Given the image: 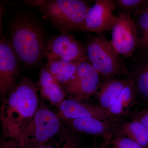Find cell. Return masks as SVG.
Segmentation results:
<instances>
[{
  "mask_svg": "<svg viewBox=\"0 0 148 148\" xmlns=\"http://www.w3.org/2000/svg\"><path fill=\"white\" fill-rule=\"evenodd\" d=\"M38 91L34 82L24 77L4 99L0 113L2 140L10 139L20 143L22 133L38 108Z\"/></svg>",
  "mask_w": 148,
  "mask_h": 148,
  "instance_id": "obj_1",
  "label": "cell"
},
{
  "mask_svg": "<svg viewBox=\"0 0 148 148\" xmlns=\"http://www.w3.org/2000/svg\"><path fill=\"white\" fill-rule=\"evenodd\" d=\"M9 41L19 61L28 68L44 58L47 43L43 28L31 14L20 12L10 25Z\"/></svg>",
  "mask_w": 148,
  "mask_h": 148,
  "instance_id": "obj_2",
  "label": "cell"
},
{
  "mask_svg": "<svg viewBox=\"0 0 148 148\" xmlns=\"http://www.w3.org/2000/svg\"><path fill=\"white\" fill-rule=\"evenodd\" d=\"M38 8L44 18L62 32H83L85 18L90 8L82 0L25 1Z\"/></svg>",
  "mask_w": 148,
  "mask_h": 148,
  "instance_id": "obj_3",
  "label": "cell"
},
{
  "mask_svg": "<svg viewBox=\"0 0 148 148\" xmlns=\"http://www.w3.org/2000/svg\"><path fill=\"white\" fill-rule=\"evenodd\" d=\"M84 46L88 60L100 74L102 80L128 77V68L105 32L88 38Z\"/></svg>",
  "mask_w": 148,
  "mask_h": 148,
  "instance_id": "obj_4",
  "label": "cell"
},
{
  "mask_svg": "<svg viewBox=\"0 0 148 148\" xmlns=\"http://www.w3.org/2000/svg\"><path fill=\"white\" fill-rule=\"evenodd\" d=\"M66 127L57 113L40 99L34 116L21 135L20 143L27 148H37Z\"/></svg>",
  "mask_w": 148,
  "mask_h": 148,
  "instance_id": "obj_5",
  "label": "cell"
},
{
  "mask_svg": "<svg viewBox=\"0 0 148 148\" xmlns=\"http://www.w3.org/2000/svg\"><path fill=\"white\" fill-rule=\"evenodd\" d=\"M102 82L100 74L87 59L79 62L74 75L63 87L68 98L81 101L95 95Z\"/></svg>",
  "mask_w": 148,
  "mask_h": 148,
  "instance_id": "obj_6",
  "label": "cell"
},
{
  "mask_svg": "<svg viewBox=\"0 0 148 148\" xmlns=\"http://www.w3.org/2000/svg\"><path fill=\"white\" fill-rule=\"evenodd\" d=\"M111 29L112 45L120 55L133 59L137 47V36L135 20L131 15L119 13Z\"/></svg>",
  "mask_w": 148,
  "mask_h": 148,
  "instance_id": "obj_7",
  "label": "cell"
},
{
  "mask_svg": "<svg viewBox=\"0 0 148 148\" xmlns=\"http://www.w3.org/2000/svg\"><path fill=\"white\" fill-rule=\"evenodd\" d=\"M44 58L79 62L87 59L84 43L69 32H62L47 42Z\"/></svg>",
  "mask_w": 148,
  "mask_h": 148,
  "instance_id": "obj_8",
  "label": "cell"
},
{
  "mask_svg": "<svg viewBox=\"0 0 148 148\" xmlns=\"http://www.w3.org/2000/svg\"><path fill=\"white\" fill-rule=\"evenodd\" d=\"M19 60L9 39L1 38L0 42V93L2 98L14 86L20 72Z\"/></svg>",
  "mask_w": 148,
  "mask_h": 148,
  "instance_id": "obj_9",
  "label": "cell"
},
{
  "mask_svg": "<svg viewBox=\"0 0 148 148\" xmlns=\"http://www.w3.org/2000/svg\"><path fill=\"white\" fill-rule=\"evenodd\" d=\"M88 11L84 21L83 32L98 33L110 32L115 20L114 0H97Z\"/></svg>",
  "mask_w": 148,
  "mask_h": 148,
  "instance_id": "obj_10",
  "label": "cell"
},
{
  "mask_svg": "<svg viewBox=\"0 0 148 148\" xmlns=\"http://www.w3.org/2000/svg\"><path fill=\"white\" fill-rule=\"evenodd\" d=\"M61 119L66 127L78 134L101 136L103 138L113 137L116 134V119L101 120L95 118Z\"/></svg>",
  "mask_w": 148,
  "mask_h": 148,
  "instance_id": "obj_11",
  "label": "cell"
},
{
  "mask_svg": "<svg viewBox=\"0 0 148 148\" xmlns=\"http://www.w3.org/2000/svg\"><path fill=\"white\" fill-rule=\"evenodd\" d=\"M57 114L61 119L95 118L111 119L109 110L99 105L93 106L73 99H65L58 107Z\"/></svg>",
  "mask_w": 148,
  "mask_h": 148,
  "instance_id": "obj_12",
  "label": "cell"
},
{
  "mask_svg": "<svg viewBox=\"0 0 148 148\" xmlns=\"http://www.w3.org/2000/svg\"><path fill=\"white\" fill-rule=\"evenodd\" d=\"M128 70L137 98L148 108V50L138 54Z\"/></svg>",
  "mask_w": 148,
  "mask_h": 148,
  "instance_id": "obj_13",
  "label": "cell"
},
{
  "mask_svg": "<svg viewBox=\"0 0 148 148\" xmlns=\"http://www.w3.org/2000/svg\"><path fill=\"white\" fill-rule=\"evenodd\" d=\"M38 86L42 99L57 109L67 97L64 87L44 68L40 71Z\"/></svg>",
  "mask_w": 148,
  "mask_h": 148,
  "instance_id": "obj_14",
  "label": "cell"
},
{
  "mask_svg": "<svg viewBox=\"0 0 148 148\" xmlns=\"http://www.w3.org/2000/svg\"><path fill=\"white\" fill-rule=\"evenodd\" d=\"M137 99L135 86L131 79L109 108L111 119L124 120L128 118L131 108L137 103Z\"/></svg>",
  "mask_w": 148,
  "mask_h": 148,
  "instance_id": "obj_15",
  "label": "cell"
},
{
  "mask_svg": "<svg viewBox=\"0 0 148 148\" xmlns=\"http://www.w3.org/2000/svg\"><path fill=\"white\" fill-rule=\"evenodd\" d=\"M131 81L130 77L113 78L102 80L95 96L98 105L108 110L123 88Z\"/></svg>",
  "mask_w": 148,
  "mask_h": 148,
  "instance_id": "obj_16",
  "label": "cell"
},
{
  "mask_svg": "<svg viewBox=\"0 0 148 148\" xmlns=\"http://www.w3.org/2000/svg\"><path fill=\"white\" fill-rule=\"evenodd\" d=\"M116 134L123 135L138 143L144 148H148V127L136 121L116 120Z\"/></svg>",
  "mask_w": 148,
  "mask_h": 148,
  "instance_id": "obj_17",
  "label": "cell"
},
{
  "mask_svg": "<svg viewBox=\"0 0 148 148\" xmlns=\"http://www.w3.org/2000/svg\"><path fill=\"white\" fill-rule=\"evenodd\" d=\"M44 68L64 87L74 75L79 61L48 59Z\"/></svg>",
  "mask_w": 148,
  "mask_h": 148,
  "instance_id": "obj_18",
  "label": "cell"
},
{
  "mask_svg": "<svg viewBox=\"0 0 148 148\" xmlns=\"http://www.w3.org/2000/svg\"><path fill=\"white\" fill-rule=\"evenodd\" d=\"M79 134L66 127L37 148H79Z\"/></svg>",
  "mask_w": 148,
  "mask_h": 148,
  "instance_id": "obj_19",
  "label": "cell"
},
{
  "mask_svg": "<svg viewBox=\"0 0 148 148\" xmlns=\"http://www.w3.org/2000/svg\"><path fill=\"white\" fill-rule=\"evenodd\" d=\"M137 36L138 53L148 50V7L145 10L133 15Z\"/></svg>",
  "mask_w": 148,
  "mask_h": 148,
  "instance_id": "obj_20",
  "label": "cell"
},
{
  "mask_svg": "<svg viewBox=\"0 0 148 148\" xmlns=\"http://www.w3.org/2000/svg\"><path fill=\"white\" fill-rule=\"evenodd\" d=\"M116 8L120 13L134 15L145 10L148 7V0H114Z\"/></svg>",
  "mask_w": 148,
  "mask_h": 148,
  "instance_id": "obj_21",
  "label": "cell"
},
{
  "mask_svg": "<svg viewBox=\"0 0 148 148\" xmlns=\"http://www.w3.org/2000/svg\"><path fill=\"white\" fill-rule=\"evenodd\" d=\"M110 145L114 148H144L133 140L118 134L114 135Z\"/></svg>",
  "mask_w": 148,
  "mask_h": 148,
  "instance_id": "obj_22",
  "label": "cell"
},
{
  "mask_svg": "<svg viewBox=\"0 0 148 148\" xmlns=\"http://www.w3.org/2000/svg\"><path fill=\"white\" fill-rule=\"evenodd\" d=\"M128 118L130 121L139 122L148 127V108L142 110L131 111Z\"/></svg>",
  "mask_w": 148,
  "mask_h": 148,
  "instance_id": "obj_23",
  "label": "cell"
},
{
  "mask_svg": "<svg viewBox=\"0 0 148 148\" xmlns=\"http://www.w3.org/2000/svg\"><path fill=\"white\" fill-rule=\"evenodd\" d=\"M0 148H27L21 143L15 140L8 139L1 141Z\"/></svg>",
  "mask_w": 148,
  "mask_h": 148,
  "instance_id": "obj_24",
  "label": "cell"
},
{
  "mask_svg": "<svg viewBox=\"0 0 148 148\" xmlns=\"http://www.w3.org/2000/svg\"><path fill=\"white\" fill-rule=\"evenodd\" d=\"M112 139V137L103 138V141L101 143V144L99 145H96L95 141H94L93 148H106L110 144L111 141Z\"/></svg>",
  "mask_w": 148,
  "mask_h": 148,
  "instance_id": "obj_25",
  "label": "cell"
},
{
  "mask_svg": "<svg viewBox=\"0 0 148 148\" xmlns=\"http://www.w3.org/2000/svg\"><path fill=\"white\" fill-rule=\"evenodd\" d=\"M106 148H114L110 144V145H109V146H108V147H106Z\"/></svg>",
  "mask_w": 148,
  "mask_h": 148,
  "instance_id": "obj_26",
  "label": "cell"
}]
</instances>
